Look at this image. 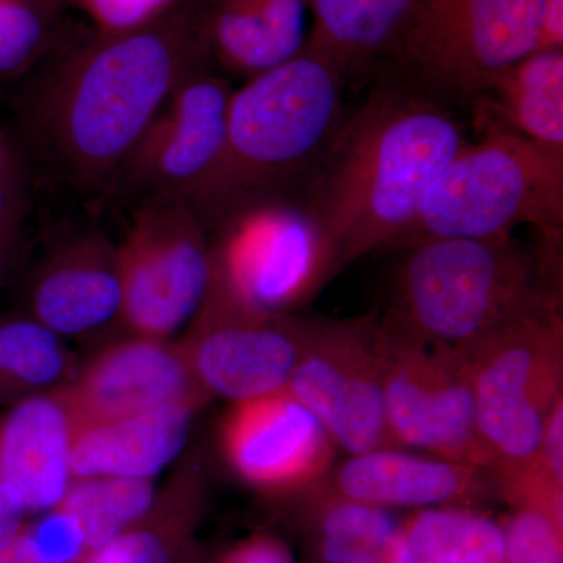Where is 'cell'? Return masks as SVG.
Returning a JSON list of instances; mask_svg holds the SVG:
<instances>
[{
    "label": "cell",
    "mask_w": 563,
    "mask_h": 563,
    "mask_svg": "<svg viewBox=\"0 0 563 563\" xmlns=\"http://www.w3.org/2000/svg\"><path fill=\"white\" fill-rule=\"evenodd\" d=\"M402 537L421 563L504 562L503 529L483 515L424 510Z\"/></svg>",
    "instance_id": "484cf974"
},
{
    "label": "cell",
    "mask_w": 563,
    "mask_h": 563,
    "mask_svg": "<svg viewBox=\"0 0 563 563\" xmlns=\"http://www.w3.org/2000/svg\"><path fill=\"white\" fill-rule=\"evenodd\" d=\"M529 224L562 233L563 151L485 133L439 174L396 247L428 240L499 239Z\"/></svg>",
    "instance_id": "5b68a950"
},
{
    "label": "cell",
    "mask_w": 563,
    "mask_h": 563,
    "mask_svg": "<svg viewBox=\"0 0 563 563\" xmlns=\"http://www.w3.org/2000/svg\"><path fill=\"white\" fill-rule=\"evenodd\" d=\"M218 563H292L288 551L269 537H254L229 551Z\"/></svg>",
    "instance_id": "d6a6232c"
},
{
    "label": "cell",
    "mask_w": 563,
    "mask_h": 563,
    "mask_svg": "<svg viewBox=\"0 0 563 563\" xmlns=\"http://www.w3.org/2000/svg\"><path fill=\"white\" fill-rule=\"evenodd\" d=\"M451 106L384 70L343 117L301 196L320 221L336 268L393 247L426 191L466 146Z\"/></svg>",
    "instance_id": "7a4b0ae2"
},
{
    "label": "cell",
    "mask_w": 563,
    "mask_h": 563,
    "mask_svg": "<svg viewBox=\"0 0 563 563\" xmlns=\"http://www.w3.org/2000/svg\"><path fill=\"white\" fill-rule=\"evenodd\" d=\"M196 402H173L77 432L70 453L74 479L157 476L187 444Z\"/></svg>",
    "instance_id": "ffe728a7"
},
{
    "label": "cell",
    "mask_w": 563,
    "mask_h": 563,
    "mask_svg": "<svg viewBox=\"0 0 563 563\" xmlns=\"http://www.w3.org/2000/svg\"><path fill=\"white\" fill-rule=\"evenodd\" d=\"M79 368L65 340L29 314L0 317V406L65 387Z\"/></svg>",
    "instance_id": "603a6c76"
},
{
    "label": "cell",
    "mask_w": 563,
    "mask_h": 563,
    "mask_svg": "<svg viewBox=\"0 0 563 563\" xmlns=\"http://www.w3.org/2000/svg\"><path fill=\"white\" fill-rule=\"evenodd\" d=\"M310 0H202L211 60L252 79L292 60L309 43Z\"/></svg>",
    "instance_id": "ac0fdd59"
},
{
    "label": "cell",
    "mask_w": 563,
    "mask_h": 563,
    "mask_svg": "<svg viewBox=\"0 0 563 563\" xmlns=\"http://www.w3.org/2000/svg\"><path fill=\"white\" fill-rule=\"evenodd\" d=\"M332 479L342 498L385 509L461 501L498 487L485 470L399 448L351 455Z\"/></svg>",
    "instance_id": "d6986e66"
},
{
    "label": "cell",
    "mask_w": 563,
    "mask_h": 563,
    "mask_svg": "<svg viewBox=\"0 0 563 563\" xmlns=\"http://www.w3.org/2000/svg\"><path fill=\"white\" fill-rule=\"evenodd\" d=\"M179 344L206 396L233 404L287 391L314 321L262 313L210 287Z\"/></svg>",
    "instance_id": "7c38bea8"
},
{
    "label": "cell",
    "mask_w": 563,
    "mask_h": 563,
    "mask_svg": "<svg viewBox=\"0 0 563 563\" xmlns=\"http://www.w3.org/2000/svg\"><path fill=\"white\" fill-rule=\"evenodd\" d=\"M132 211L118 244L122 325L132 335L166 340L195 320L209 295L210 228L187 201L144 202Z\"/></svg>",
    "instance_id": "30bf717a"
},
{
    "label": "cell",
    "mask_w": 563,
    "mask_h": 563,
    "mask_svg": "<svg viewBox=\"0 0 563 563\" xmlns=\"http://www.w3.org/2000/svg\"><path fill=\"white\" fill-rule=\"evenodd\" d=\"M563 49V0H547L537 51Z\"/></svg>",
    "instance_id": "836d02e7"
},
{
    "label": "cell",
    "mask_w": 563,
    "mask_h": 563,
    "mask_svg": "<svg viewBox=\"0 0 563 563\" xmlns=\"http://www.w3.org/2000/svg\"><path fill=\"white\" fill-rule=\"evenodd\" d=\"M210 62L202 0H181L132 31L96 32L52 60L25 91V143L69 190L109 196L163 103Z\"/></svg>",
    "instance_id": "6da1fadb"
},
{
    "label": "cell",
    "mask_w": 563,
    "mask_h": 563,
    "mask_svg": "<svg viewBox=\"0 0 563 563\" xmlns=\"http://www.w3.org/2000/svg\"><path fill=\"white\" fill-rule=\"evenodd\" d=\"M192 485H177L151 512L79 563H176L190 544L199 499Z\"/></svg>",
    "instance_id": "cb8c5ba5"
},
{
    "label": "cell",
    "mask_w": 563,
    "mask_h": 563,
    "mask_svg": "<svg viewBox=\"0 0 563 563\" xmlns=\"http://www.w3.org/2000/svg\"><path fill=\"white\" fill-rule=\"evenodd\" d=\"M547 0H421L393 69L448 103H473L539 46Z\"/></svg>",
    "instance_id": "ba28073f"
},
{
    "label": "cell",
    "mask_w": 563,
    "mask_h": 563,
    "mask_svg": "<svg viewBox=\"0 0 563 563\" xmlns=\"http://www.w3.org/2000/svg\"><path fill=\"white\" fill-rule=\"evenodd\" d=\"M27 514L20 493L10 485L0 483V558L20 539Z\"/></svg>",
    "instance_id": "1f68e13d"
},
{
    "label": "cell",
    "mask_w": 563,
    "mask_h": 563,
    "mask_svg": "<svg viewBox=\"0 0 563 563\" xmlns=\"http://www.w3.org/2000/svg\"><path fill=\"white\" fill-rule=\"evenodd\" d=\"M346 81L306 47L233 90L224 150L192 203L206 221L242 203L301 195L342 124Z\"/></svg>",
    "instance_id": "3957f363"
},
{
    "label": "cell",
    "mask_w": 563,
    "mask_h": 563,
    "mask_svg": "<svg viewBox=\"0 0 563 563\" xmlns=\"http://www.w3.org/2000/svg\"><path fill=\"white\" fill-rule=\"evenodd\" d=\"M485 133H512L563 151V49L536 51L473 103Z\"/></svg>",
    "instance_id": "7402d4cb"
},
{
    "label": "cell",
    "mask_w": 563,
    "mask_h": 563,
    "mask_svg": "<svg viewBox=\"0 0 563 563\" xmlns=\"http://www.w3.org/2000/svg\"><path fill=\"white\" fill-rule=\"evenodd\" d=\"M222 439L232 468L263 490L314 487L329 476L331 437L288 391L235 404Z\"/></svg>",
    "instance_id": "9a60e30c"
},
{
    "label": "cell",
    "mask_w": 563,
    "mask_h": 563,
    "mask_svg": "<svg viewBox=\"0 0 563 563\" xmlns=\"http://www.w3.org/2000/svg\"><path fill=\"white\" fill-rule=\"evenodd\" d=\"M24 211L11 213L0 221V282L9 272L11 261H13L14 251H16L18 240H20L22 218Z\"/></svg>",
    "instance_id": "e575fe53"
},
{
    "label": "cell",
    "mask_w": 563,
    "mask_h": 563,
    "mask_svg": "<svg viewBox=\"0 0 563 563\" xmlns=\"http://www.w3.org/2000/svg\"><path fill=\"white\" fill-rule=\"evenodd\" d=\"M77 432L173 402L201 404L207 398L180 346L133 335L107 346L55 390Z\"/></svg>",
    "instance_id": "5bb4252c"
},
{
    "label": "cell",
    "mask_w": 563,
    "mask_h": 563,
    "mask_svg": "<svg viewBox=\"0 0 563 563\" xmlns=\"http://www.w3.org/2000/svg\"><path fill=\"white\" fill-rule=\"evenodd\" d=\"M374 347L396 448H413L485 470L472 377L461 352L412 331L390 314L377 322Z\"/></svg>",
    "instance_id": "9c48e42d"
},
{
    "label": "cell",
    "mask_w": 563,
    "mask_h": 563,
    "mask_svg": "<svg viewBox=\"0 0 563 563\" xmlns=\"http://www.w3.org/2000/svg\"><path fill=\"white\" fill-rule=\"evenodd\" d=\"M321 528V554L328 563H343L357 551H385L399 536L390 510L346 498L325 510Z\"/></svg>",
    "instance_id": "4316f807"
},
{
    "label": "cell",
    "mask_w": 563,
    "mask_h": 563,
    "mask_svg": "<svg viewBox=\"0 0 563 563\" xmlns=\"http://www.w3.org/2000/svg\"><path fill=\"white\" fill-rule=\"evenodd\" d=\"M421 0H310L307 47L324 55L344 79L395 66Z\"/></svg>",
    "instance_id": "44dd1931"
},
{
    "label": "cell",
    "mask_w": 563,
    "mask_h": 563,
    "mask_svg": "<svg viewBox=\"0 0 563 563\" xmlns=\"http://www.w3.org/2000/svg\"><path fill=\"white\" fill-rule=\"evenodd\" d=\"M44 514L38 523L25 526L41 563H79L87 558V542L76 517L60 506Z\"/></svg>",
    "instance_id": "f546056e"
},
{
    "label": "cell",
    "mask_w": 563,
    "mask_h": 563,
    "mask_svg": "<svg viewBox=\"0 0 563 563\" xmlns=\"http://www.w3.org/2000/svg\"><path fill=\"white\" fill-rule=\"evenodd\" d=\"M387 550L357 551V553L351 554L350 558L344 559L343 563H385V554H387Z\"/></svg>",
    "instance_id": "ab89813d"
},
{
    "label": "cell",
    "mask_w": 563,
    "mask_h": 563,
    "mask_svg": "<svg viewBox=\"0 0 563 563\" xmlns=\"http://www.w3.org/2000/svg\"><path fill=\"white\" fill-rule=\"evenodd\" d=\"M463 357L485 470L518 498L532 483L544 424L563 396L561 310L525 314Z\"/></svg>",
    "instance_id": "8992f818"
},
{
    "label": "cell",
    "mask_w": 563,
    "mask_h": 563,
    "mask_svg": "<svg viewBox=\"0 0 563 563\" xmlns=\"http://www.w3.org/2000/svg\"><path fill=\"white\" fill-rule=\"evenodd\" d=\"M155 501L152 481L88 477L73 481L60 507L79 521L91 554L146 517Z\"/></svg>",
    "instance_id": "d4e9b609"
},
{
    "label": "cell",
    "mask_w": 563,
    "mask_h": 563,
    "mask_svg": "<svg viewBox=\"0 0 563 563\" xmlns=\"http://www.w3.org/2000/svg\"><path fill=\"white\" fill-rule=\"evenodd\" d=\"M176 563H203L201 554L196 553L195 550H192L191 544H188L187 548H185L184 553H181L180 558L177 559Z\"/></svg>",
    "instance_id": "60d3db41"
},
{
    "label": "cell",
    "mask_w": 563,
    "mask_h": 563,
    "mask_svg": "<svg viewBox=\"0 0 563 563\" xmlns=\"http://www.w3.org/2000/svg\"><path fill=\"white\" fill-rule=\"evenodd\" d=\"M503 532V563H562L561 529L550 510L529 504Z\"/></svg>",
    "instance_id": "f1b7e54d"
},
{
    "label": "cell",
    "mask_w": 563,
    "mask_h": 563,
    "mask_svg": "<svg viewBox=\"0 0 563 563\" xmlns=\"http://www.w3.org/2000/svg\"><path fill=\"white\" fill-rule=\"evenodd\" d=\"M373 318L314 321L287 391L351 455L396 448L388 428Z\"/></svg>",
    "instance_id": "4fadbf2b"
},
{
    "label": "cell",
    "mask_w": 563,
    "mask_h": 563,
    "mask_svg": "<svg viewBox=\"0 0 563 563\" xmlns=\"http://www.w3.org/2000/svg\"><path fill=\"white\" fill-rule=\"evenodd\" d=\"M20 210H25L22 184L0 181V221Z\"/></svg>",
    "instance_id": "8d00e7d4"
},
{
    "label": "cell",
    "mask_w": 563,
    "mask_h": 563,
    "mask_svg": "<svg viewBox=\"0 0 563 563\" xmlns=\"http://www.w3.org/2000/svg\"><path fill=\"white\" fill-rule=\"evenodd\" d=\"M74 426L57 391L25 399L0 421V483L24 499L29 514L60 506L70 472Z\"/></svg>",
    "instance_id": "e0dca14e"
},
{
    "label": "cell",
    "mask_w": 563,
    "mask_h": 563,
    "mask_svg": "<svg viewBox=\"0 0 563 563\" xmlns=\"http://www.w3.org/2000/svg\"><path fill=\"white\" fill-rule=\"evenodd\" d=\"M233 88L213 62L191 73L163 103L114 177L109 196L131 206L195 203L220 162Z\"/></svg>",
    "instance_id": "8fae6325"
},
{
    "label": "cell",
    "mask_w": 563,
    "mask_h": 563,
    "mask_svg": "<svg viewBox=\"0 0 563 563\" xmlns=\"http://www.w3.org/2000/svg\"><path fill=\"white\" fill-rule=\"evenodd\" d=\"M0 181L22 184V161L20 151L5 133L0 132Z\"/></svg>",
    "instance_id": "d590c367"
},
{
    "label": "cell",
    "mask_w": 563,
    "mask_h": 563,
    "mask_svg": "<svg viewBox=\"0 0 563 563\" xmlns=\"http://www.w3.org/2000/svg\"><path fill=\"white\" fill-rule=\"evenodd\" d=\"M385 563H421L420 559L415 555L412 548L406 542L402 536H398L395 542L388 547L385 554Z\"/></svg>",
    "instance_id": "f35d334b"
},
{
    "label": "cell",
    "mask_w": 563,
    "mask_h": 563,
    "mask_svg": "<svg viewBox=\"0 0 563 563\" xmlns=\"http://www.w3.org/2000/svg\"><path fill=\"white\" fill-rule=\"evenodd\" d=\"M79 5L99 33H120L157 20L181 0H70Z\"/></svg>",
    "instance_id": "4dcf8cb0"
},
{
    "label": "cell",
    "mask_w": 563,
    "mask_h": 563,
    "mask_svg": "<svg viewBox=\"0 0 563 563\" xmlns=\"http://www.w3.org/2000/svg\"><path fill=\"white\" fill-rule=\"evenodd\" d=\"M24 314L63 340L90 339L122 324L118 244L95 229L57 240L32 274Z\"/></svg>",
    "instance_id": "2e32d148"
},
{
    "label": "cell",
    "mask_w": 563,
    "mask_h": 563,
    "mask_svg": "<svg viewBox=\"0 0 563 563\" xmlns=\"http://www.w3.org/2000/svg\"><path fill=\"white\" fill-rule=\"evenodd\" d=\"M561 240L547 235L539 250L512 235L413 244L396 272L388 314L465 355L525 314L559 309Z\"/></svg>",
    "instance_id": "277c9868"
},
{
    "label": "cell",
    "mask_w": 563,
    "mask_h": 563,
    "mask_svg": "<svg viewBox=\"0 0 563 563\" xmlns=\"http://www.w3.org/2000/svg\"><path fill=\"white\" fill-rule=\"evenodd\" d=\"M49 0H0V74L38 60L52 36Z\"/></svg>",
    "instance_id": "83f0119b"
},
{
    "label": "cell",
    "mask_w": 563,
    "mask_h": 563,
    "mask_svg": "<svg viewBox=\"0 0 563 563\" xmlns=\"http://www.w3.org/2000/svg\"><path fill=\"white\" fill-rule=\"evenodd\" d=\"M0 563H41L38 555L33 550L31 540L25 536V528L16 543L0 558Z\"/></svg>",
    "instance_id": "74e56055"
},
{
    "label": "cell",
    "mask_w": 563,
    "mask_h": 563,
    "mask_svg": "<svg viewBox=\"0 0 563 563\" xmlns=\"http://www.w3.org/2000/svg\"><path fill=\"white\" fill-rule=\"evenodd\" d=\"M207 224L210 287L247 309L288 313L339 273L332 244L301 195L242 203Z\"/></svg>",
    "instance_id": "52a82bcc"
}]
</instances>
